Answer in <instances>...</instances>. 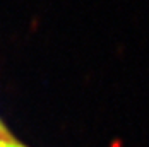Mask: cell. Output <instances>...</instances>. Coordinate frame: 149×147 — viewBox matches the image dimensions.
I'll use <instances>...</instances> for the list:
<instances>
[{
  "label": "cell",
  "instance_id": "cell-2",
  "mask_svg": "<svg viewBox=\"0 0 149 147\" xmlns=\"http://www.w3.org/2000/svg\"><path fill=\"white\" fill-rule=\"evenodd\" d=\"M0 147H24V146L17 144L14 139H12V140H0Z\"/></svg>",
  "mask_w": 149,
  "mask_h": 147
},
{
  "label": "cell",
  "instance_id": "cell-1",
  "mask_svg": "<svg viewBox=\"0 0 149 147\" xmlns=\"http://www.w3.org/2000/svg\"><path fill=\"white\" fill-rule=\"evenodd\" d=\"M0 140H12V135L7 132V128L3 127L2 121H0Z\"/></svg>",
  "mask_w": 149,
  "mask_h": 147
}]
</instances>
